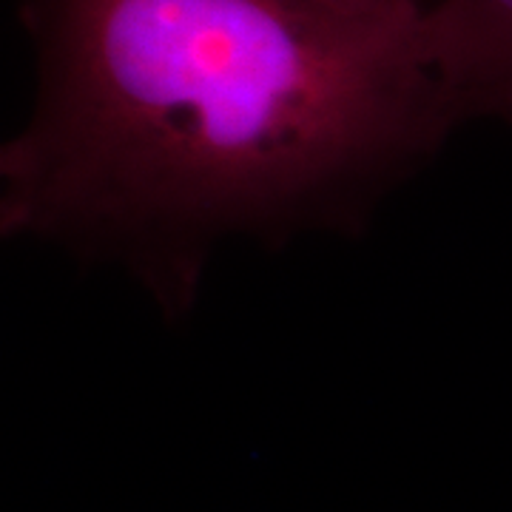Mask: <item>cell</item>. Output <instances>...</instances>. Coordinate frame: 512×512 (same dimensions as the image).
Here are the masks:
<instances>
[{
	"label": "cell",
	"mask_w": 512,
	"mask_h": 512,
	"mask_svg": "<svg viewBox=\"0 0 512 512\" xmlns=\"http://www.w3.org/2000/svg\"><path fill=\"white\" fill-rule=\"evenodd\" d=\"M35 100L0 231L120 268L168 319L222 242L356 234L456 131L419 12L23 0Z\"/></svg>",
	"instance_id": "cell-1"
},
{
	"label": "cell",
	"mask_w": 512,
	"mask_h": 512,
	"mask_svg": "<svg viewBox=\"0 0 512 512\" xmlns=\"http://www.w3.org/2000/svg\"><path fill=\"white\" fill-rule=\"evenodd\" d=\"M419 29L456 126L512 123V0H430Z\"/></svg>",
	"instance_id": "cell-2"
},
{
	"label": "cell",
	"mask_w": 512,
	"mask_h": 512,
	"mask_svg": "<svg viewBox=\"0 0 512 512\" xmlns=\"http://www.w3.org/2000/svg\"><path fill=\"white\" fill-rule=\"evenodd\" d=\"M356 9H370V12H421L430 0H336Z\"/></svg>",
	"instance_id": "cell-3"
}]
</instances>
